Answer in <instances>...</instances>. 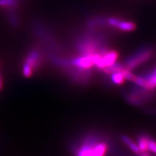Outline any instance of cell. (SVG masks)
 Instances as JSON below:
<instances>
[{"label": "cell", "instance_id": "obj_1", "mask_svg": "<svg viewBox=\"0 0 156 156\" xmlns=\"http://www.w3.org/2000/svg\"><path fill=\"white\" fill-rule=\"evenodd\" d=\"M152 57V52L150 50L141 53L140 55H138L136 57L131 58V59L127 62L126 69L130 70L135 68L136 66H139L141 63H143Z\"/></svg>", "mask_w": 156, "mask_h": 156}, {"label": "cell", "instance_id": "obj_2", "mask_svg": "<svg viewBox=\"0 0 156 156\" xmlns=\"http://www.w3.org/2000/svg\"><path fill=\"white\" fill-rule=\"evenodd\" d=\"M117 57H118V53L116 51H112L106 52L103 57H101L100 59L96 63V66L100 69H104L105 68L113 65Z\"/></svg>", "mask_w": 156, "mask_h": 156}, {"label": "cell", "instance_id": "obj_3", "mask_svg": "<svg viewBox=\"0 0 156 156\" xmlns=\"http://www.w3.org/2000/svg\"><path fill=\"white\" fill-rule=\"evenodd\" d=\"M91 56L92 54L76 58L70 62V64H72L77 68H80V69H87V68H89L93 65Z\"/></svg>", "mask_w": 156, "mask_h": 156}, {"label": "cell", "instance_id": "obj_4", "mask_svg": "<svg viewBox=\"0 0 156 156\" xmlns=\"http://www.w3.org/2000/svg\"><path fill=\"white\" fill-rule=\"evenodd\" d=\"M41 58V57L39 51L33 49L28 53L24 62L26 63L29 66H30L33 70L34 69H36L40 65Z\"/></svg>", "mask_w": 156, "mask_h": 156}, {"label": "cell", "instance_id": "obj_5", "mask_svg": "<svg viewBox=\"0 0 156 156\" xmlns=\"http://www.w3.org/2000/svg\"><path fill=\"white\" fill-rule=\"evenodd\" d=\"M121 140L126 144L128 146V147L133 152L136 154H140V151L138 147L137 144H136L133 142V140L130 139L129 136L126 135H122L121 136Z\"/></svg>", "mask_w": 156, "mask_h": 156}, {"label": "cell", "instance_id": "obj_6", "mask_svg": "<svg viewBox=\"0 0 156 156\" xmlns=\"http://www.w3.org/2000/svg\"><path fill=\"white\" fill-rule=\"evenodd\" d=\"M148 137L144 135L139 136L137 141L138 147L140 151V153H144L148 151Z\"/></svg>", "mask_w": 156, "mask_h": 156}, {"label": "cell", "instance_id": "obj_7", "mask_svg": "<svg viewBox=\"0 0 156 156\" xmlns=\"http://www.w3.org/2000/svg\"><path fill=\"white\" fill-rule=\"evenodd\" d=\"M147 81V87L146 89L152 90L156 88V74L152 72V73L147 77H145Z\"/></svg>", "mask_w": 156, "mask_h": 156}, {"label": "cell", "instance_id": "obj_8", "mask_svg": "<svg viewBox=\"0 0 156 156\" xmlns=\"http://www.w3.org/2000/svg\"><path fill=\"white\" fill-rule=\"evenodd\" d=\"M119 29L124 31H133L135 28V24L132 22H120L119 24V26H117Z\"/></svg>", "mask_w": 156, "mask_h": 156}, {"label": "cell", "instance_id": "obj_9", "mask_svg": "<svg viewBox=\"0 0 156 156\" xmlns=\"http://www.w3.org/2000/svg\"><path fill=\"white\" fill-rule=\"evenodd\" d=\"M111 79L112 81L116 85L122 84L125 81V78L123 74H122V72H116L112 74Z\"/></svg>", "mask_w": 156, "mask_h": 156}, {"label": "cell", "instance_id": "obj_10", "mask_svg": "<svg viewBox=\"0 0 156 156\" xmlns=\"http://www.w3.org/2000/svg\"><path fill=\"white\" fill-rule=\"evenodd\" d=\"M9 21L11 23V25L13 27H16L18 25V20L16 12L14 11H10L8 13Z\"/></svg>", "mask_w": 156, "mask_h": 156}, {"label": "cell", "instance_id": "obj_11", "mask_svg": "<svg viewBox=\"0 0 156 156\" xmlns=\"http://www.w3.org/2000/svg\"><path fill=\"white\" fill-rule=\"evenodd\" d=\"M134 82L139 87H143L144 89H146L147 87V81L146 78L142 76H135Z\"/></svg>", "mask_w": 156, "mask_h": 156}, {"label": "cell", "instance_id": "obj_12", "mask_svg": "<svg viewBox=\"0 0 156 156\" xmlns=\"http://www.w3.org/2000/svg\"><path fill=\"white\" fill-rule=\"evenodd\" d=\"M121 72H122V74H123L125 80L131 81H134L135 76L133 74H132V73L130 72V70H128L126 69V68H124V69Z\"/></svg>", "mask_w": 156, "mask_h": 156}, {"label": "cell", "instance_id": "obj_13", "mask_svg": "<svg viewBox=\"0 0 156 156\" xmlns=\"http://www.w3.org/2000/svg\"><path fill=\"white\" fill-rule=\"evenodd\" d=\"M148 150L156 154V141L154 139L148 138Z\"/></svg>", "mask_w": 156, "mask_h": 156}, {"label": "cell", "instance_id": "obj_14", "mask_svg": "<svg viewBox=\"0 0 156 156\" xmlns=\"http://www.w3.org/2000/svg\"><path fill=\"white\" fill-rule=\"evenodd\" d=\"M120 22H121L120 20L116 18H110L108 20V23L110 24L111 26L116 27L119 26V24L120 23Z\"/></svg>", "mask_w": 156, "mask_h": 156}, {"label": "cell", "instance_id": "obj_15", "mask_svg": "<svg viewBox=\"0 0 156 156\" xmlns=\"http://www.w3.org/2000/svg\"><path fill=\"white\" fill-rule=\"evenodd\" d=\"M2 77L0 76V89L2 88Z\"/></svg>", "mask_w": 156, "mask_h": 156}, {"label": "cell", "instance_id": "obj_16", "mask_svg": "<svg viewBox=\"0 0 156 156\" xmlns=\"http://www.w3.org/2000/svg\"><path fill=\"white\" fill-rule=\"evenodd\" d=\"M152 72H153V73H154V74H156V68H155V69L152 71Z\"/></svg>", "mask_w": 156, "mask_h": 156}]
</instances>
